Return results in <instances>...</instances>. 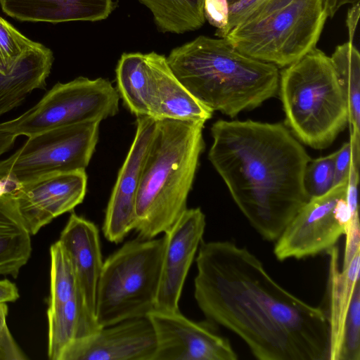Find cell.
<instances>
[{
    "instance_id": "cell-1",
    "label": "cell",
    "mask_w": 360,
    "mask_h": 360,
    "mask_svg": "<svg viewBox=\"0 0 360 360\" xmlns=\"http://www.w3.org/2000/svg\"><path fill=\"white\" fill-rule=\"evenodd\" d=\"M194 297L207 321L229 329L259 360H326V314L277 283L262 262L231 241H202Z\"/></svg>"
},
{
    "instance_id": "cell-2",
    "label": "cell",
    "mask_w": 360,
    "mask_h": 360,
    "mask_svg": "<svg viewBox=\"0 0 360 360\" xmlns=\"http://www.w3.org/2000/svg\"><path fill=\"white\" fill-rule=\"evenodd\" d=\"M208 159L250 225L275 241L309 200L303 184L311 160L285 126L252 120L212 124Z\"/></svg>"
},
{
    "instance_id": "cell-3",
    "label": "cell",
    "mask_w": 360,
    "mask_h": 360,
    "mask_svg": "<svg viewBox=\"0 0 360 360\" xmlns=\"http://www.w3.org/2000/svg\"><path fill=\"white\" fill-rule=\"evenodd\" d=\"M166 58L192 96L231 117L257 108L278 90L276 65L241 53L225 38L198 36Z\"/></svg>"
},
{
    "instance_id": "cell-4",
    "label": "cell",
    "mask_w": 360,
    "mask_h": 360,
    "mask_svg": "<svg viewBox=\"0 0 360 360\" xmlns=\"http://www.w3.org/2000/svg\"><path fill=\"white\" fill-rule=\"evenodd\" d=\"M203 127L201 122L156 120L136 196L138 238L152 239L166 233L188 209V196L205 148Z\"/></svg>"
},
{
    "instance_id": "cell-5",
    "label": "cell",
    "mask_w": 360,
    "mask_h": 360,
    "mask_svg": "<svg viewBox=\"0 0 360 360\" xmlns=\"http://www.w3.org/2000/svg\"><path fill=\"white\" fill-rule=\"evenodd\" d=\"M278 88L286 124L306 145L324 148L348 124L346 98L331 59L316 47L286 66Z\"/></svg>"
},
{
    "instance_id": "cell-6",
    "label": "cell",
    "mask_w": 360,
    "mask_h": 360,
    "mask_svg": "<svg viewBox=\"0 0 360 360\" xmlns=\"http://www.w3.org/2000/svg\"><path fill=\"white\" fill-rule=\"evenodd\" d=\"M327 18L321 0H264L224 38L251 58L286 67L316 47Z\"/></svg>"
},
{
    "instance_id": "cell-7",
    "label": "cell",
    "mask_w": 360,
    "mask_h": 360,
    "mask_svg": "<svg viewBox=\"0 0 360 360\" xmlns=\"http://www.w3.org/2000/svg\"><path fill=\"white\" fill-rule=\"evenodd\" d=\"M164 249V236L137 238L103 262L96 302V318L101 328L147 316L155 309Z\"/></svg>"
},
{
    "instance_id": "cell-8",
    "label": "cell",
    "mask_w": 360,
    "mask_h": 360,
    "mask_svg": "<svg viewBox=\"0 0 360 360\" xmlns=\"http://www.w3.org/2000/svg\"><path fill=\"white\" fill-rule=\"evenodd\" d=\"M120 98L107 79L79 77L58 82L32 108L0 123V132L29 137L60 127L101 122L118 112Z\"/></svg>"
},
{
    "instance_id": "cell-9",
    "label": "cell",
    "mask_w": 360,
    "mask_h": 360,
    "mask_svg": "<svg viewBox=\"0 0 360 360\" xmlns=\"http://www.w3.org/2000/svg\"><path fill=\"white\" fill-rule=\"evenodd\" d=\"M99 122L60 127L29 136L0 161V179L19 185L52 174L85 169L98 141Z\"/></svg>"
},
{
    "instance_id": "cell-10",
    "label": "cell",
    "mask_w": 360,
    "mask_h": 360,
    "mask_svg": "<svg viewBox=\"0 0 360 360\" xmlns=\"http://www.w3.org/2000/svg\"><path fill=\"white\" fill-rule=\"evenodd\" d=\"M347 187V181L307 201L276 240L274 253L278 260L312 257L335 246L351 217Z\"/></svg>"
},
{
    "instance_id": "cell-11",
    "label": "cell",
    "mask_w": 360,
    "mask_h": 360,
    "mask_svg": "<svg viewBox=\"0 0 360 360\" xmlns=\"http://www.w3.org/2000/svg\"><path fill=\"white\" fill-rule=\"evenodd\" d=\"M148 317L157 340L154 360H236L229 339L218 335L214 323L194 322L179 311L153 310Z\"/></svg>"
},
{
    "instance_id": "cell-12",
    "label": "cell",
    "mask_w": 360,
    "mask_h": 360,
    "mask_svg": "<svg viewBox=\"0 0 360 360\" xmlns=\"http://www.w3.org/2000/svg\"><path fill=\"white\" fill-rule=\"evenodd\" d=\"M86 185L85 169H81L52 174L14 190L18 210L30 235L82 203Z\"/></svg>"
},
{
    "instance_id": "cell-13",
    "label": "cell",
    "mask_w": 360,
    "mask_h": 360,
    "mask_svg": "<svg viewBox=\"0 0 360 360\" xmlns=\"http://www.w3.org/2000/svg\"><path fill=\"white\" fill-rule=\"evenodd\" d=\"M206 221L200 208L187 209L166 233L154 310L179 311L184 285L202 241Z\"/></svg>"
},
{
    "instance_id": "cell-14",
    "label": "cell",
    "mask_w": 360,
    "mask_h": 360,
    "mask_svg": "<svg viewBox=\"0 0 360 360\" xmlns=\"http://www.w3.org/2000/svg\"><path fill=\"white\" fill-rule=\"evenodd\" d=\"M155 125L156 120L150 116L136 117L134 139L119 170L102 226L103 235L110 242L119 243L134 230L141 170Z\"/></svg>"
},
{
    "instance_id": "cell-15",
    "label": "cell",
    "mask_w": 360,
    "mask_h": 360,
    "mask_svg": "<svg viewBox=\"0 0 360 360\" xmlns=\"http://www.w3.org/2000/svg\"><path fill=\"white\" fill-rule=\"evenodd\" d=\"M156 350L155 333L147 316L101 328L70 345L60 360H154Z\"/></svg>"
},
{
    "instance_id": "cell-16",
    "label": "cell",
    "mask_w": 360,
    "mask_h": 360,
    "mask_svg": "<svg viewBox=\"0 0 360 360\" xmlns=\"http://www.w3.org/2000/svg\"><path fill=\"white\" fill-rule=\"evenodd\" d=\"M152 80L150 117L205 124L213 111L199 102L171 70L164 55L154 51L145 54Z\"/></svg>"
},
{
    "instance_id": "cell-17",
    "label": "cell",
    "mask_w": 360,
    "mask_h": 360,
    "mask_svg": "<svg viewBox=\"0 0 360 360\" xmlns=\"http://www.w3.org/2000/svg\"><path fill=\"white\" fill-rule=\"evenodd\" d=\"M58 240L72 259L79 293L96 316L97 287L103 264L98 230L93 222L72 212Z\"/></svg>"
},
{
    "instance_id": "cell-18",
    "label": "cell",
    "mask_w": 360,
    "mask_h": 360,
    "mask_svg": "<svg viewBox=\"0 0 360 360\" xmlns=\"http://www.w3.org/2000/svg\"><path fill=\"white\" fill-rule=\"evenodd\" d=\"M0 6L4 13L19 21L56 24L105 20L116 4L113 0H0Z\"/></svg>"
},
{
    "instance_id": "cell-19",
    "label": "cell",
    "mask_w": 360,
    "mask_h": 360,
    "mask_svg": "<svg viewBox=\"0 0 360 360\" xmlns=\"http://www.w3.org/2000/svg\"><path fill=\"white\" fill-rule=\"evenodd\" d=\"M329 256L328 278L330 350L328 360H339L343 330L354 288L359 282L360 252L342 271L339 269L338 248L333 246L326 251Z\"/></svg>"
},
{
    "instance_id": "cell-20",
    "label": "cell",
    "mask_w": 360,
    "mask_h": 360,
    "mask_svg": "<svg viewBox=\"0 0 360 360\" xmlns=\"http://www.w3.org/2000/svg\"><path fill=\"white\" fill-rule=\"evenodd\" d=\"M53 63L52 51L39 44L10 72H0V116L18 106L32 91L44 89Z\"/></svg>"
},
{
    "instance_id": "cell-21",
    "label": "cell",
    "mask_w": 360,
    "mask_h": 360,
    "mask_svg": "<svg viewBox=\"0 0 360 360\" xmlns=\"http://www.w3.org/2000/svg\"><path fill=\"white\" fill-rule=\"evenodd\" d=\"M13 191L7 182L0 180V276L15 278L30 257L32 245L31 235L18 210Z\"/></svg>"
},
{
    "instance_id": "cell-22",
    "label": "cell",
    "mask_w": 360,
    "mask_h": 360,
    "mask_svg": "<svg viewBox=\"0 0 360 360\" xmlns=\"http://www.w3.org/2000/svg\"><path fill=\"white\" fill-rule=\"evenodd\" d=\"M47 317V354L51 360H60L70 345L101 328L79 294L64 303L48 307Z\"/></svg>"
},
{
    "instance_id": "cell-23",
    "label": "cell",
    "mask_w": 360,
    "mask_h": 360,
    "mask_svg": "<svg viewBox=\"0 0 360 360\" xmlns=\"http://www.w3.org/2000/svg\"><path fill=\"white\" fill-rule=\"evenodd\" d=\"M115 74L117 92L127 109L136 117H150L152 80L145 54L122 53Z\"/></svg>"
},
{
    "instance_id": "cell-24",
    "label": "cell",
    "mask_w": 360,
    "mask_h": 360,
    "mask_svg": "<svg viewBox=\"0 0 360 360\" xmlns=\"http://www.w3.org/2000/svg\"><path fill=\"white\" fill-rule=\"evenodd\" d=\"M152 13L158 30L184 34L200 29L205 22V0H138Z\"/></svg>"
},
{
    "instance_id": "cell-25",
    "label": "cell",
    "mask_w": 360,
    "mask_h": 360,
    "mask_svg": "<svg viewBox=\"0 0 360 360\" xmlns=\"http://www.w3.org/2000/svg\"><path fill=\"white\" fill-rule=\"evenodd\" d=\"M346 98L350 136L360 137V54L352 43L338 46L330 57Z\"/></svg>"
},
{
    "instance_id": "cell-26",
    "label": "cell",
    "mask_w": 360,
    "mask_h": 360,
    "mask_svg": "<svg viewBox=\"0 0 360 360\" xmlns=\"http://www.w3.org/2000/svg\"><path fill=\"white\" fill-rule=\"evenodd\" d=\"M50 296L49 306L64 303L79 294L70 255L58 240L50 248Z\"/></svg>"
},
{
    "instance_id": "cell-27",
    "label": "cell",
    "mask_w": 360,
    "mask_h": 360,
    "mask_svg": "<svg viewBox=\"0 0 360 360\" xmlns=\"http://www.w3.org/2000/svg\"><path fill=\"white\" fill-rule=\"evenodd\" d=\"M40 43L26 37L0 17V72L7 73Z\"/></svg>"
},
{
    "instance_id": "cell-28",
    "label": "cell",
    "mask_w": 360,
    "mask_h": 360,
    "mask_svg": "<svg viewBox=\"0 0 360 360\" xmlns=\"http://www.w3.org/2000/svg\"><path fill=\"white\" fill-rule=\"evenodd\" d=\"M334 153L311 160L303 176V184L309 199L323 195L334 187Z\"/></svg>"
},
{
    "instance_id": "cell-29",
    "label": "cell",
    "mask_w": 360,
    "mask_h": 360,
    "mask_svg": "<svg viewBox=\"0 0 360 360\" xmlns=\"http://www.w3.org/2000/svg\"><path fill=\"white\" fill-rule=\"evenodd\" d=\"M339 360H360V283L354 290L345 320Z\"/></svg>"
},
{
    "instance_id": "cell-30",
    "label": "cell",
    "mask_w": 360,
    "mask_h": 360,
    "mask_svg": "<svg viewBox=\"0 0 360 360\" xmlns=\"http://www.w3.org/2000/svg\"><path fill=\"white\" fill-rule=\"evenodd\" d=\"M360 142L349 139L334 153V186L348 180L352 163L359 165Z\"/></svg>"
},
{
    "instance_id": "cell-31",
    "label": "cell",
    "mask_w": 360,
    "mask_h": 360,
    "mask_svg": "<svg viewBox=\"0 0 360 360\" xmlns=\"http://www.w3.org/2000/svg\"><path fill=\"white\" fill-rule=\"evenodd\" d=\"M6 303L0 304V360H25L27 356L14 340L10 332L6 317Z\"/></svg>"
},
{
    "instance_id": "cell-32",
    "label": "cell",
    "mask_w": 360,
    "mask_h": 360,
    "mask_svg": "<svg viewBox=\"0 0 360 360\" xmlns=\"http://www.w3.org/2000/svg\"><path fill=\"white\" fill-rule=\"evenodd\" d=\"M230 4L227 0H205L204 16L210 25L217 28L215 34L227 26Z\"/></svg>"
},
{
    "instance_id": "cell-33",
    "label": "cell",
    "mask_w": 360,
    "mask_h": 360,
    "mask_svg": "<svg viewBox=\"0 0 360 360\" xmlns=\"http://www.w3.org/2000/svg\"><path fill=\"white\" fill-rule=\"evenodd\" d=\"M263 1L264 0H238L230 4L227 26L223 31L215 35L219 38H224L236 25Z\"/></svg>"
},
{
    "instance_id": "cell-34",
    "label": "cell",
    "mask_w": 360,
    "mask_h": 360,
    "mask_svg": "<svg viewBox=\"0 0 360 360\" xmlns=\"http://www.w3.org/2000/svg\"><path fill=\"white\" fill-rule=\"evenodd\" d=\"M346 243L344 254L343 266H347L360 252V229L359 216L350 217L349 224L345 233Z\"/></svg>"
},
{
    "instance_id": "cell-35",
    "label": "cell",
    "mask_w": 360,
    "mask_h": 360,
    "mask_svg": "<svg viewBox=\"0 0 360 360\" xmlns=\"http://www.w3.org/2000/svg\"><path fill=\"white\" fill-rule=\"evenodd\" d=\"M16 285L8 279L0 280V304L13 302L19 298Z\"/></svg>"
},
{
    "instance_id": "cell-36",
    "label": "cell",
    "mask_w": 360,
    "mask_h": 360,
    "mask_svg": "<svg viewBox=\"0 0 360 360\" xmlns=\"http://www.w3.org/2000/svg\"><path fill=\"white\" fill-rule=\"evenodd\" d=\"M359 2L352 4L347 15L346 25L349 34V41L354 45L356 31L359 17Z\"/></svg>"
},
{
    "instance_id": "cell-37",
    "label": "cell",
    "mask_w": 360,
    "mask_h": 360,
    "mask_svg": "<svg viewBox=\"0 0 360 360\" xmlns=\"http://www.w3.org/2000/svg\"><path fill=\"white\" fill-rule=\"evenodd\" d=\"M328 18H333L339 9L346 4H354L359 0H321Z\"/></svg>"
},
{
    "instance_id": "cell-38",
    "label": "cell",
    "mask_w": 360,
    "mask_h": 360,
    "mask_svg": "<svg viewBox=\"0 0 360 360\" xmlns=\"http://www.w3.org/2000/svg\"><path fill=\"white\" fill-rule=\"evenodd\" d=\"M16 138L13 134L0 132V156L13 146Z\"/></svg>"
},
{
    "instance_id": "cell-39",
    "label": "cell",
    "mask_w": 360,
    "mask_h": 360,
    "mask_svg": "<svg viewBox=\"0 0 360 360\" xmlns=\"http://www.w3.org/2000/svg\"><path fill=\"white\" fill-rule=\"evenodd\" d=\"M227 1H228L229 4H232L238 1V0H227Z\"/></svg>"
}]
</instances>
